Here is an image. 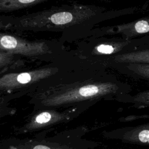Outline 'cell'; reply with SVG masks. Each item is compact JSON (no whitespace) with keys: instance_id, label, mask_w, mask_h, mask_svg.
<instances>
[{"instance_id":"obj_1","label":"cell","mask_w":149,"mask_h":149,"mask_svg":"<svg viewBox=\"0 0 149 149\" xmlns=\"http://www.w3.org/2000/svg\"><path fill=\"white\" fill-rule=\"evenodd\" d=\"M140 10L138 6L109 10L94 5H64L20 16L1 15L0 28L17 33H61V42L72 41L89 37L101 22Z\"/></svg>"},{"instance_id":"obj_2","label":"cell","mask_w":149,"mask_h":149,"mask_svg":"<svg viewBox=\"0 0 149 149\" xmlns=\"http://www.w3.org/2000/svg\"><path fill=\"white\" fill-rule=\"evenodd\" d=\"M61 41L48 40L30 41L11 33L0 34V50L15 55L38 56L52 54L54 49L61 47Z\"/></svg>"},{"instance_id":"obj_3","label":"cell","mask_w":149,"mask_h":149,"mask_svg":"<svg viewBox=\"0 0 149 149\" xmlns=\"http://www.w3.org/2000/svg\"><path fill=\"white\" fill-rule=\"evenodd\" d=\"M116 90V85L111 83L88 84L52 95L47 98L44 104L50 106L63 105L104 95Z\"/></svg>"},{"instance_id":"obj_4","label":"cell","mask_w":149,"mask_h":149,"mask_svg":"<svg viewBox=\"0 0 149 149\" xmlns=\"http://www.w3.org/2000/svg\"><path fill=\"white\" fill-rule=\"evenodd\" d=\"M120 35L125 39L149 34V16L120 24L95 28L89 37H99L107 36Z\"/></svg>"},{"instance_id":"obj_5","label":"cell","mask_w":149,"mask_h":149,"mask_svg":"<svg viewBox=\"0 0 149 149\" xmlns=\"http://www.w3.org/2000/svg\"><path fill=\"white\" fill-rule=\"evenodd\" d=\"M53 69L47 68L20 73H9L2 76L0 80L1 89L16 88L37 81L52 73Z\"/></svg>"},{"instance_id":"obj_6","label":"cell","mask_w":149,"mask_h":149,"mask_svg":"<svg viewBox=\"0 0 149 149\" xmlns=\"http://www.w3.org/2000/svg\"><path fill=\"white\" fill-rule=\"evenodd\" d=\"M113 60L118 63H138L149 64V44L128 52L114 55Z\"/></svg>"},{"instance_id":"obj_7","label":"cell","mask_w":149,"mask_h":149,"mask_svg":"<svg viewBox=\"0 0 149 149\" xmlns=\"http://www.w3.org/2000/svg\"><path fill=\"white\" fill-rule=\"evenodd\" d=\"M123 139L133 144L149 146V123L130 128L123 134Z\"/></svg>"},{"instance_id":"obj_8","label":"cell","mask_w":149,"mask_h":149,"mask_svg":"<svg viewBox=\"0 0 149 149\" xmlns=\"http://www.w3.org/2000/svg\"><path fill=\"white\" fill-rule=\"evenodd\" d=\"M49 0H0V12L6 13L31 7Z\"/></svg>"},{"instance_id":"obj_9","label":"cell","mask_w":149,"mask_h":149,"mask_svg":"<svg viewBox=\"0 0 149 149\" xmlns=\"http://www.w3.org/2000/svg\"><path fill=\"white\" fill-rule=\"evenodd\" d=\"M61 115L56 113L50 111H44L36 115L32 120L30 122L29 127L36 128L40 127L48 123L54 122L59 119H61Z\"/></svg>"},{"instance_id":"obj_10","label":"cell","mask_w":149,"mask_h":149,"mask_svg":"<svg viewBox=\"0 0 149 149\" xmlns=\"http://www.w3.org/2000/svg\"><path fill=\"white\" fill-rule=\"evenodd\" d=\"M125 67L128 70L136 75L137 77L149 81V64L129 63Z\"/></svg>"},{"instance_id":"obj_11","label":"cell","mask_w":149,"mask_h":149,"mask_svg":"<svg viewBox=\"0 0 149 149\" xmlns=\"http://www.w3.org/2000/svg\"><path fill=\"white\" fill-rule=\"evenodd\" d=\"M132 101L138 108L149 107V90L137 93L133 97Z\"/></svg>"},{"instance_id":"obj_12","label":"cell","mask_w":149,"mask_h":149,"mask_svg":"<svg viewBox=\"0 0 149 149\" xmlns=\"http://www.w3.org/2000/svg\"><path fill=\"white\" fill-rule=\"evenodd\" d=\"M33 149H52L49 147L44 145H37L33 147Z\"/></svg>"}]
</instances>
